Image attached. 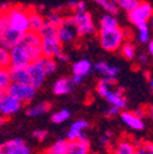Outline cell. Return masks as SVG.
Returning <instances> with one entry per match:
<instances>
[{
  "mask_svg": "<svg viewBox=\"0 0 153 154\" xmlns=\"http://www.w3.org/2000/svg\"><path fill=\"white\" fill-rule=\"evenodd\" d=\"M92 70H93V65L87 59H81V60L75 61L71 66V71L73 75H80L82 77L88 76L92 72Z\"/></svg>",
  "mask_w": 153,
  "mask_h": 154,
  "instance_id": "ffe728a7",
  "label": "cell"
},
{
  "mask_svg": "<svg viewBox=\"0 0 153 154\" xmlns=\"http://www.w3.org/2000/svg\"><path fill=\"white\" fill-rule=\"evenodd\" d=\"M41 48H42V55L43 56L53 57V59H56V57L64 51L63 44L59 42L56 35L41 38Z\"/></svg>",
  "mask_w": 153,
  "mask_h": 154,
  "instance_id": "9c48e42d",
  "label": "cell"
},
{
  "mask_svg": "<svg viewBox=\"0 0 153 154\" xmlns=\"http://www.w3.org/2000/svg\"><path fill=\"white\" fill-rule=\"evenodd\" d=\"M76 35V29L73 26V18L72 15L71 16H64L63 22L56 27V37H58L59 42L64 45V44H70L75 41Z\"/></svg>",
  "mask_w": 153,
  "mask_h": 154,
  "instance_id": "52a82bcc",
  "label": "cell"
},
{
  "mask_svg": "<svg viewBox=\"0 0 153 154\" xmlns=\"http://www.w3.org/2000/svg\"><path fill=\"white\" fill-rule=\"evenodd\" d=\"M117 82V79H99V81L95 85V92L101 98H104L109 94V92L114 88V85Z\"/></svg>",
  "mask_w": 153,
  "mask_h": 154,
  "instance_id": "44dd1931",
  "label": "cell"
},
{
  "mask_svg": "<svg viewBox=\"0 0 153 154\" xmlns=\"http://www.w3.org/2000/svg\"><path fill=\"white\" fill-rule=\"evenodd\" d=\"M50 109H52V104L49 102H39L34 105H31L26 110V114L30 118H37V116H41V115L47 114Z\"/></svg>",
  "mask_w": 153,
  "mask_h": 154,
  "instance_id": "603a6c76",
  "label": "cell"
},
{
  "mask_svg": "<svg viewBox=\"0 0 153 154\" xmlns=\"http://www.w3.org/2000/svg\"><path fill=\"white\" fill-rule=\"evenodd\" d=\"M0 66L9 67L10 66V54L9 50L0 43Z\"/></svg>",
  "mask_w": 153,
  "mask_h": 154,
  "instance_id": "d590c367",
  "label": "cell"
},
{
  "mask_svg": "<svg viewBox=\"0 0 153 154\" xmlns=\"http://www.w3.org/2000/svg\"><path fill=\"white\" fill-rule=\"evenodd\" d=\"M67 8L69 10L76 12V11H83L86 10V3L83 0H71L67 3Z\"/></svg>",
  "mask_w": 153,
  "mask_h": 154,
  "instance_id": "8d00e7d4",
  "label": "cell"
},
{
  "mask_svg": "<svg viewBox=\"0 0 153 154\" xmlns=\"http://www.w3.org/2000/svg\"><path fill=\"white\" fill-rule=\"evenodd\" d=\"M136 143V154H153V143L147 141L135 142Z\"/></svg>",
  "mask_w": 153,
  "mask_h": 154,
  "instance_id": "1f68e13d",
  "label": "cell"
},
{
  "mask_svg": "<svg viewBox=\"0 0 153 154\" xmlns=\"http://www.w3.org/2000/svg\"><path fill=\"white\" fill-rule=\"evenodd\" d=\"M9 54H10L9 67H27L33 61V57L30 50L21 42H18L16 45H14L9 50Z\"/></svg>",
  "mask_w": 153,
  "mask_h": 154,
  "instance_id": "8992f818",
  "label": "cell"
},
{
  "mask_svg": "<svg viewBox=\"0 0 153 154\" xmlns=\"http://www.w3.org/2000/svg\"><path fill=\"white\" fill-rule=\"evenodd\" d=\"M4 94H5V92L0 91V102H2V99H3V97H4Z\"/></svg>",
  "mask_w": 153,
  "mask_h": 154,
  "instance_id": "c3c4849f",
  "label": "cell"
},
{
  "mask_svg": "<svg viewBox=\"0 0 153 154\" xmlns=\"http://www.w3.org/2000/svg\"><path fill=\"white\" fill-rule=\"evenodd\" d=\"M151 22H152V25H153V16H152V18H151Z\"/></svg>",
  "mask_w": 153,
  "mask_h": 154,
  "instance_id": "681fc988",
  "label": "cell"
},
{
  "mask_svg": "<svg viewBox=\"0 0 153 154\" xmlns=\"http://www.w3.org/2000/svg\"><path fill=\"white\" fill-rule=\"evenodd\" d=\"M22 106H23V104L20 100H17L12 95H10L5 92L2 102H0V114L8 119L20 111L22 109Z\"/></svg>",
  "mask_w": 153,
  "mask_h": 154,
  "instance_id": "7c38bea8",
  "label": "cell"
},
{
  "mask_svg": "<svg viewBox=\"0 0 153 154\" xmlns=\"http://www.w3.org/2000/svg\"><path fill=\"white\" fill-rule=\"evenodd\" d=\"M11 82L14 83H30V73L27 67H9Z\"/></svg>",
  "mask_w": 153,
  "mask_h": 154,
  "instance_id": "7402d4cb",
  "label": "cell"
},
{
  "mask_svg": "<svg viewBox=\"0 0 153 154\" xmlns=\"http://www.w3.org/2000/svg\"><path fill=\"white\" fill-rule=\"evenodd\" d=\"M140 0H117V4H118L119 10H124L127 14L136 8Z\"/></svg>",
  "mask_w": 153,
  "mask_h": 154,
  "instance_id": "d6a6232c",
  "label": "cell"
},
{
  "mask_svg": "<svg viewBox=\"0 0 153 154\" xmlns=\"http://www.w3.org/2000/svg\"><path fill=\"white\" fill-rule=\"evenodd\" d=\"M93 70L101 73L103 77H107V79H117L120 71L119 66L111 65L107 61H97L95 64H93Z\"/></svg>",
  "mask_w": 153,
  "mask_h": 154,
  "instance_id": "2e32d148",
  "label": "cell"
},
{
  "mask_svg": "<svg viewBox=\"0 0 153 154\" xmlns=\"http://www.w3.org/2000/svg\"><path fill=\"white\" fill-rule=\"evenodd\" d=\"M6 93L12 95L14 98L20 100L22 104H30L37 94V88H34L31 83H14L9 86Z\"/></svg>",
  "mask_w": 153,
  "mask_h": 154,
  "instance_id": "5b68a950",
  "label": "cell"
},
{
  "mask_svg": "<svg viewBox=\"0 0 153 154\" xmlns=\"http://www.w3.org/2000/svg\"><path fill=\"white\" fill-rule=\"evenodd\" d=\"M111 140H113V132L111 131H105L102 136L99 137V144L103 148H107V147L110 146Z\"/></svg>",
  "mask_w": 153,
  "mask_h": 154,
  "instance_id": "74e56055",
  "label": "cell"
},
{
  "mask_svg": "<svg viewBox=\"0 0 153 154\" xmlns=\"http://www.w3.org/2000/svg\"><path fill=\"white\" fill-rule=\"evenodd\" d=\"M32 136H33L34 140L42 142L48 137V131L47 130H42V128H37V130H34L32 132Z\"/></svg>",
  "mask_w": 153,
  "mask_h": 154,
  "instance_id": "ab89813d",
  "label": "cell"
},
{
  "mask_svg": "<svg viewBox=\"0 0 153 154\" xmlns=\"http://www.w3.org/2000/svg\"><path fill=\"white\" fill-rule=\"evenodd\" d=\"M39 61L42 64V67L44 70V72L48 75L53 73L56 71V69H58V63H56L55 59H53V57H47V56H41L39 57Z\"/></svg>",
  "mask_w": 153,
  "mask_h": 154,
  "instance_id": "f1b7e54d",
  "label": "cell"
},
{
  "mask_svg": "<svg viewBox=\"0 0 153 154\" xmlns=\"http://www.w3.org/2000/svg\"><path fill=\"white\" fill-rule=\"evenodd\" d=\"M121 121L131 130L133 131H142L145 128V121L142 118H140L135 111L130 110H123L120 111Z\"/></svg>",
  "mask_w": 153,
  "mask_h": 154,
  "instance_id": "4fadbf2b",
  "label": "cell"
},
{
  "mask_svg": "<svg viewBox=\"0 0 153 154\" xmlns=\"http://www.w3.org/2000/svg\"><path fill=\"white\" fill-rule=\"evenodd\" d=\"M72 18H73V26H75L76 33H77L79 37L92 35L97 32L93 17L87 10L73 12Z\"/></svg>",
  "mask_w": 153,
  "mask_h": 154,
  "instance_id": "3957f363",
  "label": "cell"
},
{
  "mask_svg": "<svg viewBox=\"0 0 153 154\" xmlns=\"http://www.w3.org/2000/svg\"><path fill=\"white\" fill-rule=\"evenodd\" d=\"M45 23V17L37 10H30V31L39 32Z\"/></svg>",
  "mask_w": 153,
  "mask_h": 154,
  "instance_id": "cb8c5ba5",
  "label": "cell"
},
{
  "mask_svg": "<svg viewBox=\"0 0 153 154\" xmlns=\"http://www.w3.org/2000/svg\"><path fill=\"white\" fill-rule=\"evenodd\" d=\"M0 154H32V150L22 138H12L0 143Z\"/></svg>",
  "mask_w": 153,
  "mask_h": 154,
  "instance_id": "ba28073f",
  "label": "cell"
},
{
  "mask_svg": "<svg viewBox=\"0 0 153 154\" xmlns=\"http://www.w3.org/2000/svg\"><path fill=\"white\" fill-rule=\"evenodd\" d=\"M91 147L88 140H76V141H67V147L65 154H89Z\"/></svg>",
  "mask_w": 153,
  "mask_h": 154,
  "instance_id": "ac0fdd59",
  "label": "cell"
},
{
  "mask_svg": "<svg viewBox=\"0 0 153 154\" xmlns=\"http://www.w3.org/2000/svg\"><path fill=\"white\" fill-rule=\"evenodd\" d=\"M93 3L97 4L99 8H102L107 14H111L115 16L119 14L117 0H93Z\"/></svg>",
  "mask_w": 153,
  "mask_h": 154,
  "instance_id": "484cf974",
  "label": "cell"
},
{
  "mask_svg": "<svg viewBox=\"0 0 153 154\" xmlns=\"http://www.w3.org/2000/svg\"><path fill=\"white\" fill-rule=\"evenodd\" d=\"M67 140H58L44 152V154H65Z\"/></svg>",
  "mask_w": 153,
  "mask_h": 154,
  "instance_id": "83f0119b",
  "label": "cell"
},
{
  "mask_svg": "<svg viewBox=\"0 0 153 154\" xmlns=\"http://www.w3.org/2000/svg\"><path fill=\"white\" fill-rule=\"evenodd\" d=\"M153 16V6L148 2H139L136 8L127 12V20L133 26L142 27L148 25V21Z\"/></svg>",
  "mask_w": 153,
  "mask_h": 154,
  "instance_id": "277c9868",
  "label": "cell"
},
{
  "mask_svg": "<svg viewBox=\"0 0 153 154\" xmlns=\"http://www.w3.org/2000/svg\"><path fill=\"white\" fill-rule=\"evenodd\" d=\"M70 79H71V82L73 83V86H79V85H81V83L83 82L85 77H82V76H80V75H73V73H72V76L70 77Z\"/></svg>",
  "mask_w": 153,
  "mask_h": 154,
  "instance_id": "60d3db41",
  "label": "cell"
},
{
  "mask_svg": "<svg viewBox=\"0 0 153 154\" xmlns=\"http://www.w3.org/2000/svg\"><path fill=\"white\" fill-rule=\"evenodd\" d=\"M137 38H139V42L145 43V44H147L151 41V31H149L148 25L137 28Z\"/></svg>",
  "mask_w": 153,
  "mask_h": 154,
  "instance_id": "836d02e7",
  "label": "cell"
},
{
  "mask_svg": "<svg viewBox=\"0 0 153 154\" xmlns=\"http://www.w3.org/2000/svg\"><path fill=\"white\" fill-rule=\"evenodd\" d=\"M120 109L119 108H117V106H114V105H109L105 110H104V116L107 118V119H111V118H115V116H118V115H120Z\"/></svg>",
  "mask_w": 153,
  "mask_h": 154,
  "instance_id": "f35d334b",
  "label": "cell"
},
{
  "mask_svg": "<svg viewBox=\"0 0 153 154\" xmlns=\"http://www.w3.org/2000/svg\"><path fill=\"white\" fill-rule=\"evenodd\" d=\"M149 87H151V91H152V93H153V77H152L151 81H149Z\"/></svg>",
  "mask_w": 153,
  "mask_h": 154,
  "instance_id": "7dc6e473",
  "label": "cell"
},
{
  "mask_svg": "<svg viewBox=\"0 0 153 154\" xmlns=\"http://www.w3.org/2000/svg\"><path fill=\"white\" fill-rule=\"evenodd\" d=\"M125 39V32L120 27L114 29H98L99 45L103 50L108 53H114L119 50Z\"/></svg>",
  "mask_w": 153,
  "mask_h": 154,
  "instance_id": "7a4b0ae2",
  "label": "cell"
},
{
  "mask_svg": "<svg viewBox=\"0 0 153 154\" xmlns=\"http://www.w3.org/2000/svg\"><path fill=\"white\" fill-rule=\"evenodd\" d=\"M63 18H64V16L60 15V14L58 12V10H54V11L49 12V14L45 16V21H48V22H50V23H53L54 26L58 27V26L63 22Z\"/></svg>",
  "mask_w": 153,
  "mask_h": 154,
  "instance_id": "e575fe53",
  "label": "cell"
},
{
  "mask_svg": "<svg viewBox=\"0 0 153 154\" xmlns=\"http://www.w3.org/2000/svg\"><path fill=\"white\" fill-rule=\"evenodd\" d=\"M147 49H148V54L153 57V35L151 37V41L147 43Z\"/></svg>",
  "mask_w": 153,
  "mask_h": 154,
  "instance_id": "7bdbcfd3",
  "label": "cell"
},
{
  "mask_svg": "<svg viewBox=\"0 0 153 154\" xmlns=\"http://www.w3.org/2000/svg\"><path fill=\"white\" fill-rule=\"evenodd\" d=\"M139 64L140 65H146L147 63H148V55L147 54H141V55H139Z\"/></svg>",
  "mask_w": 153,
  "mask_h": 154,
  "instance_id": "b9f144b4",
  "label": "cell"
},
{
  "mask_svg": "<svg viewBox=\"0 0 153 154\" xmlns=\"http://www.w3.org/2000/svg\"><path fill=\"white\" fill-rule=\"evenodd\" d=\"M5 122H6V118H5V116H3V115L0 114V127L4 126V125H5Z\"/></svg>",
  "mask_w": 153,
  "mask_h": 154,
  "instance_id": "f6af8a7d",
  "label": "cell"
},
{
  "mask_svg": "<svg viewBox=\"0 0 153 154\" xmlns=\"http://www.w3.org/2000/svg\"><path fill=\"white\" fill-rule=\"evenodd\" d=\"M5 17L6 25L18 33H26L30 31V10L20 5H11L8 10L2 11Z\"/></svg>",
  "mask_w": 153,
  "mask_h": 154,
  "instance_id": "6da1fadb",
  "label": "cell"
},
{
  "mask_svg": "<svg viewBox=\"0 0 153 154\" xmlns=\"http://www.w3.org/2000/svg\"><path fill=\"white\" fill-rule=\"evenodd\" d=\"M73 87L75 86L71 82L70 77H60L53 85V93L55 95H66L72 93Z\"/></svg>",
  "mask_w": 153,
  "mask_h": 154,
  "instance_id": "e0dca14e",
  "label": "cell"
},
{
  "mask_svg": "<svg viewBox=\"0 0 153 154\" xmlns=\"http://www.w3.org/2000/svg\"><path fill=\"white\" fill-rule=\"evenodd\" d=\"M21 37H22L21 33H18V32L14 31L12 28H10L5 22V26L2 31V33H0V43H2L8 50H10L14 45H16L18 42H20Z\"/></svg>",
  "mask_w": 153,
  "mask_h": 154,
  "instance_id": "5bb4252c",
  "label": "cell"
},
{
  "mask_svg": "<svg viewBox=\"0 0 153 154\" xmlns=\"http://www.w3.org/2000/svg\"><path fill=\"white\" fill-rule=\"evenodd\" d=\"M120 53L124 59L131 61L136 57V47L131 42H124L123 45L120 47Z\"/></svg>",
  "mask_w": 153,
  "mask_h": 154,
  "instance_id": "4316f807",
  "label": "cell"
},
{
  "mask_svg": "<svg viewBox=\"0 0 153 154\" xmlns=\"http://www.w3.org/2000/svg\"><path fill=\"white\" fill-rule=\"evenodd\" d=\"M148 116L151 118V120H153V105L148 108Z\"/></svg>",
  "mask_w": 153,
  "mask_h": 154,
  "instance_id": "bcb514c9",
  "label": "cell"
},
{
  "mask_svg": "<svg viewBox=\"0 0 153 154\" xmlns=\"http://www.w3.org/2000/svg\"><path fill=\"white\" fill-rule=\"evenodd\" d=\"M70 118H71V112H70V110H67V109H61V110L55 111V112L52 115L50 120H52V122L59 125V124H63V122L67 121Z\"/></svg>",
  "mask_w": 153,
  "mask_h": 154,
  "instance_id": "4dcf8cb0",
  "label": "cell"
},
{
  "mask_svg": "<svg viewBox=\"0 0 153 154\" xmlns=\"http://www.w3.org/2000/svg\"><path fill=\"white\" fill-rule=\"evenodd\" d=\"M88 128H89V122L87 120H85V119L75 120L67 130L66 140L67 141H76V140L83 141V140H87V136H86L85 132Z\"/></svg>",
  "mask_w": 153,
  "mask_h": 154,
  "instance_id": "8fae6325",
  "label": "cell"
},
{
  "mask_svg": "<svg viewBox=\"0 0 153 154\" xmlns=\"http://www.w3.org/2000/svg\"><path fill=\"white\" fill-rule=\"evenodd\" d=\"M28 73H30V83L34 87V88H41L45 81L47 73L44 72L42 64L39 61V57L36 59L34 61H32L28 66H27Z\"/></svg>",
  "mask_w": 153,
  "mask_h": 154,
  "instance_id": "30bf717a",
  "label": "cell"
},
{
  "mask_svg": "<svg viewBox=\"0 0 153 154\" xmlns=\"http://www.w3.org/2000/svg\"><path fill=\"white\" fill-rule=\"evenodd\" d=\"M119 27V22L117 20L115 15L111 14H104L99 18V29H114Z\"/></svg>",
  "mask_w": 153,
  "mask_h": 154,
  "instance_id": "d4e9b609",
  "label": "cell"
},
{
  "mask_svg": "<svg viewBox=\"0 0 153 154\" xmlns=\"http://www.w3.org/2000/svg\"><path fill=\"white\" fill-rule=\"evenodd\" d=\"M11 85V77H10V69L0 66V91L6 92L9 86Z\"/></svg>",
  "mask_w": 153,
  "mask_h": 154,
  "instance_id": "f546056e",
  "label": "cell"
},
{
  "mask_svg": "<svg viewBox=\"0 0 153 154\" xmlns=\"http://www.w3.org/2000/svg\"><path fill=\"white\" fill-rule=\"evenodd\" d=\"M105 100L108 102L109 105H114L119 108L120 110H124L127 105V98L124 93V89L121 87L119 88H113L109 94L105 97Z\"/></svg>",
  "mask_w": 153,
  "mask_h": 154,
  "instance_id": "9a60e30c",
  "label": "cell"
},
{
  "mask_svg": "<svg viewBox=\"0 0 153 154\" xmlns=\"http://www.w3.org/2000/svg\"><path fill=\"white\" fill-rule=\"evenodd\" d=\"M135 112L139 115L140 118H142V119L146 116V112H145V110H143V109H137V110H135Z\"/></svg>",
  "mask_w": 153,
  "mask_h": 154,
  "instance_id": "ee69618b",
  "label": "cell"
},
{
  "mask_svg": "<svg viewBox=\"0 0 153 154\" xmlns=\"http://www.w3.org/2000/svg\"><path fill=\"white\" fill-rule=\"evenodd\" d=\"M113 154H136V143L129 138H123L115 144Z\"/></svg>",
  "mask_w": 153,
  "mask_h": 154,
  "instance_id": "d6986e66",
  "label": "cell"
}]
</instances>
